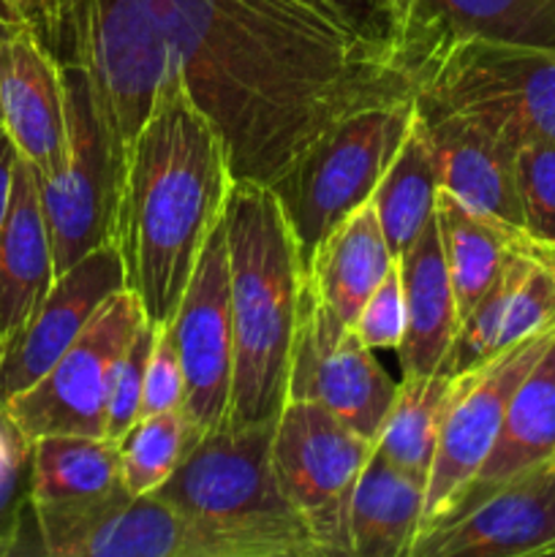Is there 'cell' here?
<instances>
[{
  "label": "cell",
  "mask_w": 555,
  "mask_h": 557,
  "mask_svg": "<svg viewBox=\"0 0 555 557\" xmlns=\"http://www.w3.org/2000/svg\"><path fill=\"white\" fill-rule=\"evenodd\" d=\"M16 158H20V152H16L14 141H11V136L5 134V128H0V234H3L5 218H9Z\"/></svg>",
  "instance_id": "obj_34"
},
{
  "label": "cell",
  "mask_w": 555,
  "mask_h": 557,
  "mask_svg": "<svg viewBox=\"0 0 555 557\" xmlns=\"http://www.w3.org/2000/svg\"><path fill=\"white\" fill-rule=\"evenodd\" d=\"M33 27L85 69L120 163L174 74L232 177L267 185L346 114L417 98L400 0H38Z\"/></svg>",
  "instance_id": "obj_1"
},
{
  "label": "cell",
  "mask_w": 555,
  "mask_h": 557,
  "mask_svg": "<svg viewBox=\"0 0 555 557\" xmlns=\"http://www.w3.org/2000/svg\"><path fill=\"white\" fill-rule=\"evenodd\" d=\"M400 14L417 76L424 60L455 38L555 47V0H400Z\"/></svg>",
  "instance_id": "obj_18"
},
{
  "label": "cell",
  "mask_w": 555,
  "mask_h": 557,
  "mask_svg": "<svg viewBox=\"0 0 555 557\" xmlns=\"http://www.w3.org/2000/svg\"><path fill=\"white\" fill-rule=\"evenodd\" d=\"M439 188V166H435L424 120L417 109L411 131L386 166L379 188L370 196V205L379 215L381 232L395 259H400L417 243L422 228L435 215Z\"/></svg>",
  "instance_id": "obj_26"
},
{
  "label": "cell",
  "mask_w": 555,
  "mask_h": 557,
  "mask_svg": "<svg viewBox=\"0 0 555 557\" xmlns=\"http://www.w3.org/2000/svg\"><path fill=\"white\" fill-rule=\"evenodd\" d=\"M36 3H38V0H33V11H36Z\"/></svg>",
  "instance_id": "obj_37"
},
{
  "label": "cell",
  "mask_w": 555,
  "mask_h": 557,
  "mask_svg": "<svg viewBox=\"0 0 555 557\" xmlns=\"http://www.w3.org/2000/svg\"><path fill=\"white\" fill-rule=\"evenodd\" d=\"M373 441L316 403L288 400L272 435V473L326 555H351L348 511Z\"/></svg>",
  "instance_id": "obj_8"
},
{
  "label": "cell",
  "mask_w": 555,
  "mask_h": 557,
  "mask_svg": "<svg viewBox=\"0 0 555 557\" xmlns=\"http://www.w3.org/2000/svg\"><path fill=\"white\" fill-rule=\"evenodd\" d=\"M60 69L69 112V158L54 177H38L54 277L114 239L123 172L85 69L76 63H60Z\"/></svg>",
  "instance_id": "obj_7"
},
{
  "label": "cell",
  "mask_w": 555,
  "mask_h": 557,
  "mask_svg": "<svg viewBox=\"0 0 555 557\" xmlns=\"http://www.w3.org/2000/svg\"><path fill=\"white\" fill-rule=\"evenodd\" d=\"M199 430L183 408L141 417L120 444L123 479L131 495H152L177 471L190 446L199 441Z\"/></svg>",
  "instance_id": "obj_28"
},
{
  "label": "cell",
  "mask_w": 555,
  "mask_h": 557,
  "mask_svg": "<svg viewBox=\"0 0 555 557\" xmlns=\"http://www.w3.org/2000/svg\"><path fill=\"white\" fill-rule=\"evenodd\" d=\"M395 261L368 201L326 234L305 270V283L332 319L354 326L362 305Z\"/></svg>",
  "instance_id": "obj_21"
},
{
  "label": "cell",
  "mask_w": 555,
  "mask_h": 557,
  "mask_svg": "<svg viewBox=\"0 0 555 557\" xmlns=\"http://www.w3.org/2000/svg\"><path fill=\"white\" fill-rule=\"evenodd\" d=\"M428 484L373 446L354 487L348 539L354 557H408L419 536Z\"/></svg>",
  "instance_id": "obj_24"
},
{
  "label": "cell",
  "mask_w": 555,
  "mask_h": 557,
  "mask_svg": "<svg viewBox=\"0 0 555 557\" xmlns=\"http://www.w3.org/2000/svg\"><path fill=\"white\" fill-rule=\"evenodd\" d=\"M185 379L180 368L177 351H174L169 326H158L156 346H152L150 362L145 373V395H141V417L174 411L183 408Z\"/></svg>",
  "instance_id": "obj_33"
},
{
  "label": "cell",
  "mask_w": 555,
  "mask_h": 557,
  "mask_svg": "<svg viewBox=\"0 0 555 557\" xmlns=\"http://www.w3.org/2000/svg\"><path fill=\"white\" fill-rule=\"evenodd\" d=\"M0 128H3V109H0Z\"/></svg>",
  "instance_id": "obj_36"
},
{
  "label": "cell",
  "mask_w": 555,
  "mask_h": 557,
  "mask_svg": "<svg viewBox=\"0 0 555 557\" xmlns=\"http://www.w3.org/2000/svg\"><path fill=\"white\" fill-rule=\"evenodd\" d=\"M125 493L118 441L107 435H41L33 441V511H82Z\"/></svg>",
  "instance_id": "obj_23"
},
{
  "label": "cell",
  "mask_w": 555,
  "mask_h": 557,
  "mask_svg": "<svg viewBox=\"0 0 555 557\" xmlns=\"http://www.w3.org/2000/svg\"><path fill=\"white\" fill-rule=\"evenodd\" d=\"M234 319L229 424L278 422L303 308L305 264L272 185L234 180L223 210Z\"/></svg>",
  "instance_id": "obj_3"
},
{
  "label": "cell",
  "mask_w": 555,
  "mask_h": 557,
  "mask_svg": "<svg viewBox=\"0 0 555 557\" xmlns=\"http://www.w3.org/2000/svg\"><path fill=\"white\" fill-rule=\"evenodd\" d=\"M553 337L555 326H550L495 354L479 368L455 375L452 400L441 424L439 446H435L428 490H424L419 536L444 522L457 500L468 493L493 451L511 395Z\"/></svg>",
  "instance_id": "obj_11"
},
{
  "label": "cell",
  "mask_w": 555,
  "mask_h": 557,
  "mask_svg": "<svg viewBox=\"0 0 555 557\" xmlns=\"http://www.w3.org/2000/svg\"><path fill=\"white\" fill-rule=\"evenodd\" d=\"M169 335L185 379L183 411L201 435L226 428L232 417L234 319L223 218L207 237Z\"/></svg>",
  "instance_id": "obj_12"
},
{
  "label": "cell",
  "mask_w": 555,
  "mask_h": 557,
  "mask_svg": "<svg viewBox=\"0 0 555 557\" xmlns=\"http://www.w3.org/2000/svg\"><path fill=\"white\" fill-rule=\"evenodd\" d=\"M433 147L439 185L473 212L522 228L515 147L462 114L417 98Z\"/></svg>",
  "instance_id": "obj_17"
},
{
  "label": "cell",
  "mask_w": 555,
  "mask_h": 557,
  "mask_svg": "<svg viewBox=\"0 0 555 557\" xmlns=\"http://www.w3.org/2000/svg\"><path fill=\"white\" fill-rule=\"evenodd\" d=\"M33 444L11 428L0 438V557L22 549L27 520H33Z\"/></svg>",
  "instance_id": "obj_30"
},
{
  "label": "cell",
  "mask_w": 555,
  "mask_h": 557,
  "mask_svg": "<svg viewBox=\"0 0 555 557\" xmlns=\"http://www.w3.org/2000/svg\"><path fill=\"white\" fill-rule=\"evenodd\" d=\"M452 384L455 379L449 375L403 379L375 438V449L386 460L395 462L400 471L422 479L424 484H428L441 424L452 400Z\"/></svg>",
  "instance_id": "obj_27"
},
{
  "label": "cell",
  "mask_w": 555,
  "mask_h": 557,
  "mask_svg": "<svg viewBox=\"0 0 555 557\" xmlns=\"http://www.w3.org/2000/svg\"><path fill=\"white\" fill-rule=\"evenodd\" d=\"M52 557H256L250 544L158 495H120L82 511H33Z\"/></svg>",
  "instance_id": "obj_9"
},
{
  "label": "cell",
  "mask_w": 555,
  "mask_h": 557,
  "mask_svg": "<svg viewBox=\"0 0 555 557\" xmlns=\"http://www.w3.org/2000/svg\"><path fill=\"white\" fill-rule=\"evenodd\" d=\"M158 326L141 321L136 335L125 346L123 357L118 359L109 384L107 400V438L120 441L141 419V395H145V373L150 362L152 346H156Z\"/></svg>",
  "instance_id": "obj_31"
},
{
  "label": "cell",
  "mask_w": 555,
  "mask_h": 557,
  "mask_svg": "<svg viewBox=\"0 0 555 557\" xmlns=\"http://www.w3.org/2000/svg\"><path fill=\"white\" fill-rule=\"evenodd\" d=\"M515 180L522 232L555 248V141H522L515 152Z\"/></svg>",
  "instance_id": "obj_29"
},
{
  "label": "cell",
  "mask_w": 555,
  "mask_h": 557,
  "mask_svg": "<svg viewBox=\"0 0 555 557\" xmlns=\"http://www.w3.org/2000/svg\"><path fill=\"white\" fill-rule=\"evenodd\" d=\"M232 183L221 134L169 76L125 147L112 239L150 324H172Z\"/></svg>",
  "instance_id": "obj_2"
},
{
  "label": "cell",
  "mask_w": 555,
  "mask_h": 557,
  "mask_svg": "<svg viewBox=\"0 0 555 557\" xmlns=\"http://www.w3.org/2000/svg\"><path fill=\"white\" fill-rule=\"evenodd\" d=\"M54 283L52 243L38 174L16 158L9 218L0 234V359L25 335Z\"/></svg>",
  "instance_id": "obj_19"
},
{
  "label": "cell",
  "mask_w": 555,
  "mask_h": 557,
  "mask_svg": "<svg viewBox=\"0 0 555 557\" xmlns=\"http://www.w3.org/2000/svg\"><path fill=\"white\" fill-rule=\"evenodd\" d=\"M272 435L275 422L226 424L199 435L152 495L239 536L256 557H330L278 487Z\"/></svg>",
  "instance_id": "obj_4"
},
{
  "label": "cell",
  "mask_w": 555,
  "mask_h": 557,
  "mask_svg": "<svg viewBox=\"0 0 555 557\" xmlns=\"http://www.w3.org/2000/svg\"><path fill=\"white\" fill-rule=\"evenodd\" d=\"M555 460L509 479L417 539L408 557H550Z\"/></svg>",
  "instance_id": "obj_14"
},
{
  "label": "cell",
  "mask_w": 555,
  "mask_h": 557,
  "mask_svg": "<svg viewBox=\"0 0 555 557\" xmlns=\"http://www.w3.org/2000/svg\"><path fill=\"white\" fill-rule=\"evenodd\" d=\"M406 305V330L397 346L403 379L435 375L460 326L455 288L441 245L439 218H430L417 243L397 259Z\"/></svg>",
  "instance_id": "obj_20"
},
{
  "label": "cell",
  "mask_w": 555,
  "mask_h": 557,
  "mask_svg": "<svg viewBox=\"0 0 555 557\" xmlns=\"http://www.w3.org/2000/svg\"><path fill=\"white\" fill-rule=\"evenodd\" d=\"M555 460V337L544 348L542 357L533 362L526 379L511 395L509 408H506L504 424L498 430L493 451L484 460L482 471L473 479L468 493L457 500L455 509L462 511L473 500L488 495L490 490L501 487L509 479L531 471V468L544 466ZM446 517V520H449ZM444 520V522H446ZM441 525V522H439Z\"/></svg>",
  "instance_id": "obj_22"
},
{
  "label": "cell",
  "mask_w": 555,
  "mask_h": 557,
  "mask_svg": "<svg viewBox=\"0 0 555 557\" xmlns=\"http://www.w3.org/2000/svg\"><path fill=\"white\" fill-rule=\"evenodd\" d=\"M395 392L397 384L373 351L351 326L332 319L305 283L286 403H316L375 444Z\"/></svg>",
  "instance_id": "obj_13"
},
{
  "label": "cell",
  "mask_w": 555,
  "mask_h": 557,
  "mask_svg": "<svg viewBox=\"0 0 555 557\" xmlns=\"http://www.w3.org/2000/svg\"><path fill=\"white\" fill-rule=\"evenodd\" d=\"M435 218H439L441 245L455 288L457 313L462 321L495 281L511 248L528 234L522 228L493 221L482 212L468 210L444 188H439L435 196Z\"/></svg>",
  "instance_id": "obj_25"
},
{
  "label": "cell",
  "mask_w": 555,
  "mask_h": 557,
  "mask_svg": "<svg viewBox=\"0 0 555 557\" xmlns=\"http://www.w3.org/2000/svg\"><path fill=\"white\" fill-rule=\"evenodd\" d=\"M0 25H33V0H0Z\"/></svg>",
  "instance_id": "obj_35"
},
{
  "label": "cell",
  "mask_w": 555,
  "mask_h": 557,
  "mask_svg": "<svg viewBox=\"0 0 555 557\" xmlns=\"http://www.w3.org/2000/svg\"><path fill=\"white\" fill-rule=\"evenodd\" d=\"M417 98L473 120L515 150L555 141V47L455 38L422 63Z\"/></svg>",
  "instance_id": "obj_6"
},
{
  "label": "cell",
  "mask_w": 555,
  "mask_h": 557,
  "mask_svg": "<svg viewBox=\"0 0 555 557\" xmlns=\"http://www.w3.org/2000/svg\"><path fill=\"white\" fill-rule=\"evenodd\" d=\"M417 117V98L370 103L337 120L275 185L308 270L326 234L368 205Z\"/></svg>",
  "instance_id": "obj_5"
},
{
  "label": "cell",
  "mask_w": 555,
  "mask_h": 557,
  "mask_svg": "<svg viewBox=\"0 0 555 557\" xmlns=\"http://www.w3.org/2000/svg\"><path fill=\"white\" fill-rule=\"evenodd\" d=\"M125 288V270L114 243L92 250L54 277L47 299L25 335L0 359V400L30 389L96 319L98 310Z\"/></svg>",
  "instance_id": "obj_16"
},
{
  "label": "cell",
  "mask_w": 555,
  "mask_h": 557,
  "mask_svg": "<svg viewBox=\"0 0 555 557\" xmlns=\"http://www.w3.org/2000/svg\"><path fill=\"white\" fill-rule=\"evenodd\" d=\"M145 319L134 292L114 294L69 351L30 389L5 403L20 433L30 444L41 435H107L114 364Z\"/></svg>",
  "instance_id": "obj_10"
},
{
  "label": "cell",
  "mask_w": 555,
  "mask_h": 557,
  "mask_svg": "<svg viewBox=\"0 0 555 557\" xmlns=\"http://www.w3.org/2000/svg\"><path fill=\"white\" fill-rule=\"evenodd\" d=\"M354 335L359 337L362 346L370 351L379 348H395L400 346L403 330H406V305H403V283H400V267H392L386 272L384 281L375 286L368 302L359 310L357 321H354Z\"/></svg>",
  "instance_id": "obj_32"
},
{
  "label": "cell",
  "mask_w": 555,
  "mask_h": 557,
  "mask_svg": "<svg viewBox=\"0 0 555 557\" xmlns=\"http://www.w3.org/2000/svg\"><path fill=\"white\" fill-rule=\"evenodd\" d=\"M550 557H555V549H553V555H550Z\"/></svg>",
  "instance_id": "obj_38"
},
{
  "label": "cell",
  "mask_w": 555,
  "mask_h": 557,
  "mask_svg": "<svg viewBox=\"0 0 555 557\" xmlns=\"http://www.w3.org/2000/svg\"><path fill=\"white\" fill-rule=\"evenodd\" d=\"M0 109L16 152L41 180L69 158V112L60 60L33 25H0Z\"/></svg>",
  "instance_id": "obj_15"
}]
</instances>
